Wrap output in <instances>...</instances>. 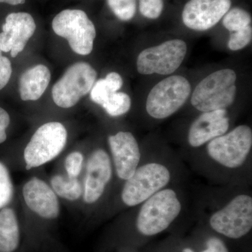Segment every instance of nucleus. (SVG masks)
Instances as JSON below:
<instances>
[{"label": "nucleus", "instance_id": "nucleus-1", "mask_svg": "<svg viewBox=\"0 0 252 252\" xmlns=\"http://www.w3.org/2000/svg\"><path fill=\"white\" fill-rule=\"evenodd\" d=\"M67 140V129L61 123L48 122L39 126L23 150L26 170L44 166L57 158L65 149Z\"/></svg>", "mask_w": 252, "mask_h": 252}, {"label": "nucleus", "instance_id": "nucleus-2", "mask_svg": "<svg viewBox=\"0 0 252 252\" xmlns=\"http://www.w3.org/2000/svg\"><path fill=\"white\" fill-rule=\"evenodd\" d=\"M236 80L237 74L233 69L212 73L195 87L190 99L192 105L203 112L226 109L234 102Z\"/></svg>", "mask_w": 252, "mask_h": 252}, {"label": "nucleus", "instance_id": "nucleus-3", "mask_svg": "<svg viewBox=\"0 0 252 252\" xmlns=\"http://www.w3.org/2000/svg\"><path fill=\"white\" fill-rule=\"evenodd\" d=\"M182 205L175 190L162 189L144 201L136 220L140 233L147 236L167 229L180 215Z\"/></svg>", "mask_w": 252, "mask_h": 252}, {"label": "nucleus", "instance_id": "nucleus-4", "mask_svg": "<svg viewBox=\"0 0 252 252\" xmlns=\"http://www.w3.org/2000/svg\"><path fill=\"white\" fill-rule=\"evenodd\" d=\"M52 28L57 35L67 39L76 54L87 56L92 52L95 28L82 10H63L53 20Z\"/></svg>", "mask_w": 252, "mask_h": 252}, {"label": "nucleus", "instance_id": "nucleus-5", "mask_svg": "<svg viewBox=\"0 0 252 252\" xmlns=\"http://www.w3.org/2000/svg\"><path fill=\"white\" fill-rule=\"evenodd\" d=\"M190 91L191 86L185 77L175 75L165 78L149 93L146 103L147 112L154 119L170 117L187 102Z\"/></svg>", "mask_w": 252, "mask_h": 252}, {"label": "nucleus", "instance_id": "nucleus-6", "mask_svg": "<svg viewBox=\"0 0 252 252\" xmlns=\"http://www.w3.org/2000/svg\"><path fill=\"white\" fill-rule=\"evenodd\" d=\"M170 180V172L166 167L157 162L145 164L126 180L122 192L123 203L129 207L142 203L162 190Z\"/></svg>", "mask_w": 252, "mask_h": 252}, {"label": "nucleus", "instance_id": "nucleus-7", "mask_svg": "<svg viewBox=\"0 0 252 252\" xmlns=\"http://www.w3.org/2000/svg\"><path fill=\"white\" fill-rule=\"evenodd\" d=\"M96 78L97 72L89 63L72 64L53 87L55 104L64 109L74 107L90 92Z\"/></svg>", "mask_w": 252, "mask_h": 252}, {"label": "nucleus", "instance_id": "nucleus-8", "mask_svg": "<svg viewBox=\"0 0 252 252\" xmlns=\"http://www.w3.org/2000/svg\"><path fill=\"white\" fill-rule=\"evenodd\" d=\"M252 146L251 127L241 125L228 134L210 141L207 153L220 165L228 168H237L246 161Z\"/></svg>", "mask_w": 252, "mask_h": 252}, {"label": "nucleus", "instance_id": "nucleus-9", "mask_svg": "<svg viewBox=\"0 0 252 252\" xmlns=\"http://www.w3.org/2000/svg\"><path fill=\"white\" fill-rule=\"evenodd\" d=\"M187 53V45L181 39H172L143 50L137 59L141 74L168 75L180 67Z\"/></svg>", "mask_w": 252, "mask_h": 252}, {"label": "nucleus", "instance_id": "nucleus-10", "mask_svg": "<svg viewBox=\"0 0 252 252\" xmlns=\"http://www.w3.org/2000/svg\"><path fill=\"white\" fill-rule=\"evenodd\" d=\"M215 231L232 239H238L248 234L252 228V198L240 195L226 206L215 212L210 220Z\"/></svg>", "mask_w": 252, "mask_h": 252}, {"label": "nucleus", "instance_id": "nucleus-11", "mask_svg": "<svg viewBox=\"0 0 252 252\" xmlns=\"http://www.w3.org/2000/svg\"><path fill=\"white\" fill-rule=\"evenodd\" d=\"M21 196L28 211L43 223H53L59 218L61 200L48 181L36 176L31 177L23 184Z\"/></svg>", "mask_w": 252, "mask_h": 252}, {"label": "nucleus", "instance_id": "nucleus-12", "mask_svg": "<svg viewBox=\"0 0 252 252\" xmlns=\"http://www.w3.org/2000/svg\"><path fill=\"white\" fill-rule=\"evenodd\" d=\"M113 168L112 159L104 149H94L86 157L81 178L83 195L81 202L86 206H92L100 200L112 180Z\"/></svg>", "mask_w": 252, "mask_h": 252}, {"label": "nucleus", "instance_id": "nucleus-13", "mask_svg": "<svg viewBox=\"0 0 252 252\" xmlns=\"http://www.w3.org/2000/svg\"><path fill=\"white\" fill-rule=\"evenodd\" d=\"M231 4V0H190L182 11V21L189 29L207 31L220 22Z\"/></svg>", "mask_w": 252, "mask_h": 252}, {"label": "nucleus", "instance_id": "nucleus-14", "mask_svg": "<svg viewBox=\"0 0 252 252\" xmlns=\"http://www.w3.org/2000/svg\"><path fill=\"white\" fill-rule=\"evenodd\" d=\"M113 167L120 180H127L133 175L140 161L137 140L131 132H117L108 137Z\"/></svg>", "mask_w": 252, "mask_h": 252}, {"label": "nucleus", "instance_id": "nucleus-15", "mask_svg": "<svg viewBox=\"0 0 252 252\" xmlns=\"http://www.w3.org/2000/svg\"><path fill=\"white\" fill-rule=\"evenodd\" d=\"M0 33V50L11 52L13 58L22 52L36 31L34 18L26 12L11 13L6 16Z\"/></svg>", "mask_w": 252, "mask_h": 252}, {"label": "nucleus", "instance_id": "nucleus-16", "mask_svg": "<svg viewBox=\"0 0 252 252\" xmlns=\"http://www.w3.org/2000/svg\"><path fill=\"white\" fill-rule=\"evenodd\" d=\"M229 127L225 109L203 112L190 126L188 140L191 147H201L216 137L224 135Z\"/></svg>", "mask_w": 252, "mask_h": 252}, {"label": "nucleus", "instance_id": "nucleus-17", "mask_svg": "<svg viewBox=\"0 0 252 252\" xmlns=\"http://www.w3.org/2000/svg\"><path fill=\"white\" fill-rule=\"evenodd\" d=\"M17 212L12 207L0 210V252H18L24 242Z\"/></svg>", "mask_w": 252, "mask_h": 252}, {"label": "nucleus", "instance_id": "nucleus-18", "mask_svg": "<svg viewBox=\"0 0 252 252\" xmlns=\"http://www.w3.org/2000/svg\"><path fill=\"white\" fill-rule=\"evenodd\" d=\"M51 81V72L44 64L30 68L20 78L19 91L23 101H36L45 92Z\"/></svg>", "mask_w": 252, "mask_h": 252}, {"label": "nucleus", "instance_id": "nucleus-19", "mask_svg": "<svg viewBox=\"0 0 252 252\" xmlns=\"http://www.w3.org/2000/svg\"><path fill=\"white\" fill-rule=\"evenodd\" d=\"M48 182L60 200L70 203L81 201L83 195L81 179L71 178L63 172H58L53 174Z\"/></svg>", "mask_w": 252, "mask_h": 252}, {"label": "nucleus", "instance_id": "nucleus-20", "mask_svg": "<svg viewBox=\"0 0 252 252\" xmlns=\"http://www.w3.org/2000/svg\"><path fill=\"white\" fill-rule=\"evenodd\" d=\"M15 187L11 172L0 160V210L9 206L14 200Z\"/></svg>", "mask_w": 252, "mask_h": 252}, {"label": "nucleus", "instance_id": "nucleus-21", "mask_svg": "<svg viewBox=\"0 0 252 252\" xmlns=\"http://www.w3.org/2000/svg\"><path fill=\"white\" fill-rule=\"evenodd\" d=\"M251 24V15L241 8L235 7L229 10L223 17V26L230 32L240 31Z\"/></svg>", "mask_w": 252, "mask_h": 252}, {"label": "nucleus", "instance_id": "nucleus-22", "mask_svg": "<svg viewBox=\"0 0 252 252\" xmlns=\"http://www.w3.org/2000/svg\"><path fill=\"white\" fill-rule=\"evenodd\" d=\"M86 160V157L81 151L74 150L69 152L63 160V173L71 178L81 179Z\"/></svg>", "mask_w": 252, "mask_h": 252}, {"label": "nucleus", "instance_id": "nucleus-23", "mask_svg": "<svg viewBox=\"0 0 252 252\" xmlns=\"http://www.w3.org/2000/svg\"><path fill=\"white\" fill-rule=\"evenodd\" d=\"M102 107L111 117H120L126 114L130 109V96L125 93H114L109 97Z\"/></svg>", "mask_w": 252, "mask_h": 252}, {"label": "nucleus", "instance_id": "nucleus-24", "mask_svg": "<svg viewBox=\"0 0 252 252\" xmlns=\"http://www.w3.org/2000/svg\"><path fill=\"white\" fill-rule=\"evenodd\" d=\"M109 8L119 19L130 21L137 9V0H108Z\"/></svg>", "mask_w": 252, "mask_h": 252}, {"label": "nucleus", "instance_id": "nucleus-25", "mask_svg": "<svg viewBox=\"0 0 252 252\" xmlns=\"http://www.w3.org/2000/svg\"><path fill=\"white\" fill-rule=\"evenodd\" d=\"M230 33L228 46L231 51H238V50L243 49L251 42L252 38V26H248V27L240 30V31Z\"/></svg>", "mask_w": 252, "mask_h": 252}, {"label": "nucleus", "instance_id": "nucleus-26", "mask_svg": "<svg viewBox=\"0 0 252 252\" xmlns=\"http://www.w3.org/2000/svg\"><path fill=\"white\" fill-rule=\"evenodd\" d=\"M113 94L114 93L109 87L105 79H99L97 82L94 83L91 89V99L94 103L102 107Z\"/></svg>", "mask_w": 252, "mask_h": 252}, {"label": "nucleus", "instance_id": "nucleus-27", "mask_svg": "<svg viewBox=\"0 0 252 252\" xmlns=\"http://www.w3.org/2000/svg\"><path fill=\"white\" fill-rule=\"evenodd\" d=\"M163 7V0H139L141 14L149 19L160 17Z\"/></svg>", "mask_w": 252, "mask_h": 252}, {"label": "nucleus", "instance_id": "nucleus-28", "mask_svg": "<svg viewBox=\"0 0 252 252\" xmlns=\"http://www.w3.org/2000/svg\"><path fill=\"white\" fill-rule=\"evenodd\" d=\"M0 50V90L7 85L12 74L11 63L8 58L2 56Z\"/></svg>", "mask_w": 252, "mask_h": 252}, {"label": "nucleus", "instance_id": "nucleus-29", "mask_svg": "<svg viewBox=\"0 0 252 252\" xmlns=\"http://www.w3.org/2000/svg\"><path fill=\"white\" fill-rule=\"evenodd\" d=\"M10 122L9 114L5 109L0 107V144L4 143L7 139L6 130L9 127Z\"/></svg>", "mask_w": 252, "mask_h": 252}, {"label": "nucleus", "instance_id": "nucleus-30", "mask_svg": "<svg viewBox=\"0 0 252 252\" xmlns=\"http://www.w3.org/2000/svg\"><path fill=\"white\" fill-rule=\"evenodd\" d=\"M203 252H228L226 246L220 238H211L207 243V249Z\"/></svg>", "mask_w": 252, "mask_h": 252}, {"label": "nucleus", "instance_id": "nucleus-31", "mask_svg": "<svg viewBox=\"0 0 252 252\" xmlns=\"http://www.w3.org/2000/svg\"><path fill=\"white\" fill-rule=\"evenodd\" d=\"M105 80L114 93L117 92L122 87V77L117 72L109 73L105 77Z\"/></svg>", "mask_w": 252, "mask_h": 252}, {"label": "nucleus", "instance_id": "nucleus-32", "mask_svg": "<svg viewBox=\"0 0 252 252\" xmlns=\"http://www.w3.org/2000/svg\"><path fill=\"white\" fill-rule=\"evenodd\" d=\"M26 2V0H0V3H6L10 5L23 4Z\"/></svg>", "mask_w": 252, "mask_h": 252}, {"label": "nucleus", "instance_id": "nucleus-33", "mask_svg": "<svg viewBox=\"0 0 252 252\" xmlns=\"http://www.w3.org/2000/svg\"><path fill=\"white\" fill-rule=\"evenodd\" d=\"M183 252H193V250L189 248H186L183 250Z\"/></svg>", "mask_w": 252, "mask_h": 252}]
</instances>
